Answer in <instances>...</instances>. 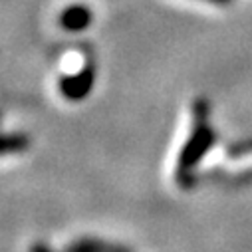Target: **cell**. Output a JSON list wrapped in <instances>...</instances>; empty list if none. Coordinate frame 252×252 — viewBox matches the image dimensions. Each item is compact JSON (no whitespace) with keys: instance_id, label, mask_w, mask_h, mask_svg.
Listing matches in <instances>:
<instances>
[{"instance_id":"obj_1","label":"cell","mask_w":252,"mask_h":252,"mask_svg":"<svg viewBox=\"0 0 252 252\" xmlns=\"http://www.w3.org/2000/svg\"><path fill=\"white\" fill-rule=\"evenodd\" d=\"M217 139V133L209 121V105L205 101H197L193 111V127L187 141L183 143L181 155L177 159V181L183 187H189L193 181V173L201 159L209 153Z\"/></svg>"},{"instance_id":"obj_2","label":"cell","mask_w":252,"mask_h":252,"mask_svg":"<svg viewBox=\"0 0 252 252\" xmlns=\"http://www.w3.org/2000/svg\"><path fill=\"white\" fill-rule=\"evenodd\" d=\"M94 80H95L94 68L84 64L76 70H70L66 76H62L60 82H58V88H60V94L66 99L78 101V99H84L92 92Z\"/></svg>"},{"instance_id":"obj_3","label":"cell","mask_w":252,"mask_h":252,"mask_svg":"<svg viewBox=\"0 0 252 252\" xmlns=\"http://www.w3.org/2000/svg\"><path fill=\"white\" fill-rule=\"evenodd\" d=\"M92 18H94V14L86 4H72L62 10L58 22L68 32H82L92 24Z\"/></svg>"},{"instance_id":"obj_4","label":"cell","mask_w":252,"mask_h":252,"mask_svg":"<svg viewBox=\"0 0 252 252\" xmlns=\"http://www.w3.org/2000/svg\"><path fill=\"white\" fill-rule=\"evenodd\" d=\"M26 145H28V139L22 135V133H8L6 137H4V145H2V149H4V153H14V149L16 151H22V149H26Z\"/></svg>"},{"instance_id":"obj_5","label":"cell","mask_w":252,"mask_h":252,"mask_svg":"<svg viewBox=\"0 0 252 252\" xmlns=\"http://www.w3.org/2000/svg\"><path fill=\"white\" fill-rule=\"evenodd\" d=\"M203 2H211V4H226L230 0H203Z\"/></svg>"}]
</instances>
